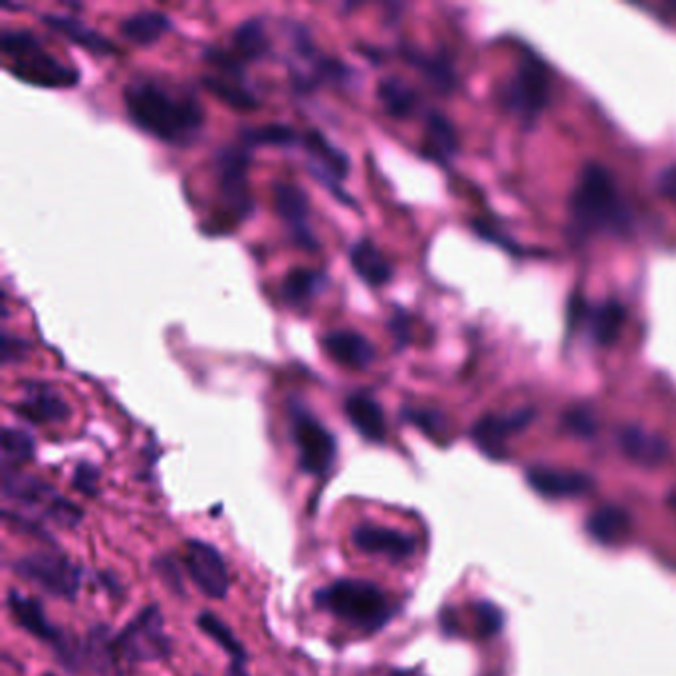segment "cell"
Returning a JSON list of instances; mask_svg holds the SVG:
<instances>
[{
	"label": "cell",
	"instance_id": "cell-1",
	"mask_svg": "<svg viewBox=\"0 0 676 676\" xmlns=\"http://www.w3.org/2000/svg\"><path fill=\"white\" fill-rule=\"evenodd\" d=\"M130 120L141 131L170 145H183L197 138L205 123L200 101L183 88L153 78H138L123 90Z\"/></svg>",
	"mask_w": 676,
	"mask_h": 676
},
{
	"label": "cell",
	"instance_id": "cell-2",
	"mask_svg": "<svg viewBox=\"0 0 676 676\" xmlns=\"http://www.w3.org/2000/svg\"><path fill=\"white\" fill-rule=\"evenodd\" d=\"M314 603L353 629L375 633L388 625L395 609L381 587L368 579H348L321 587L314 593Z\"/></svg>",
	"mask_w": 676,
	"mask_h": 676
},
{
	"label": "cell",
	"instance_id": "cell-3",
	"mask_svg": "<svg viewBox=\"0 0 676 676\" xmlns=\"http://www.w3.org/2000/svg\"><path fill=\"white\" fill-rule=\"evenodd\" d=\"M571 215L579 230L586 232L626 229L629 212L617 193L615 181L603 165L589 163L581 171L571 199Z\"/></svg>",
	"mask_w": 676,
	"mask_h": 676
},
{
	"label": "cell",
	"instance_id": "cell-4",
	"mask_svg": "<svg viewBox=\"0 0 676 676\" xmlns=\"http://www.w3.org/2000/svg\"><path fill=\"white\" fill-rule=\"evenodd\" d=\"M0 51L9 58L7 70L19 80L39 88H70L80 80L76 68L62 64L44 51L39 36L31 31H4Z\"/></svg>",
	"mask_w": 676,
	"mask_h": 676
},
{
	"label": "cell",
	"instance_id": "cell-5",
	"mask_svg": "<svg viewBox=\"0 0 676 676\" xmlns=\"http://www.w3.org/2000/svg\"><path fill=\"white\" fill-rule=\"evenodd\" d=\"M113 655L128 663H155L173 653L171 636L165 631L163 613L157 606L141 609L128 625L110 641Z\"/></svg>",
	"mask_w": 676,
	"mask_h": 676
},
{
	"label": "cell",
	"instance_id": "cell-6",
	"mask_svg": "<svg viewBox=\"0 0 676 676\" xmlns=\"http://www.w3.org/2000/svg\"><path fill=\"white\" fill-rule=\"evenodd\" d=\"M292 438L298 448L299 468L312 477H326L338 458V440L302 405L290 407Z\"/></svg>",
	"mask_w": 676,
	"mask_h": 676
},
{
	"label": "cell",
	"instance_id": "cell-7",
	"mask_svg": "<svg viewBox=\"0 0 676 676\" xmlns=\"http://www.w3.org/2000/svg\"><path fill=\"white\" fill-rule=\"evenodd\" d=\"M2 490L4 497L22 506L42 510V514L54 520L61 526L74 527L80 522L81 510L62 498L54 488L36 478L22 477L17 468H2Z\"/></svg>",
	"mask_w": 676,
	"mask_h": 676
},
{
	"label": "cell",
	"instance_id": "cell-8",
	"mask_svg": "<svg viewBox=\"0 0 676 676\" xmlns=\"http://www.w3.org/2000/svg\"><path fill=\"white\" fill-rule=\"evenodd\" d=\"M14 571L51 596L74 601L80 591L81 569L56 552H36L14 561Z\"/></svg>",
	"mask_w": 676,
	"mask_h": 676
},
{
	"label": "cell",
	"instance_id": "cell-9",
	"mask_svg": "<svg viewBox=\"0 0 676 676\" xmlns=\"http://www.w3.org/2000/svg\"><path fill=\"white\" fill-rule=\"evenodd\" d=\"M7 603H9V611H11L12 619L19 623V625L31 633L32 636H36L42 643L51 645L54 648V653L61 658V663L68 668H76L78 663V648L74 645L70 636L66 631H62L61 626L54 625L51 619L46 617V611L42 607L39 599L34 597H26L11 589L9 597H7Z\"/></svg>",
	"mask_w": 676,
	"mask_h": 676
},
{
	"label": "cell",
	"instance_id": "cell-10",
	"mask_svg": "<svg viewBox=\"0 0 676 676\" xmlns=\"http://www.w3.org/2000/svg\"><path fill=\"white\" fill-rule=\"evenodd\" d=\"M250 153L247 148H225L217 153V177L222 197L235 215L242 219L252 210L249 187Z\"/></svg>",
	"mask_w": 676,
	"mask_h": 676
},
{
	"label": "cell",
	"instance_id": "cell-11",
	"mask_svg": "<svg viewBox=\"0 0 676 676\" xmlns=\"http://www.w3.org/2000/svg\"><path fill=\"white\" fill-rule=\"evenodd\" d=\"M549 100V81L542 62H522L506 90L508 106L526 121L536 120Z\"/></svg>",
	"mask_w": 676,
	"mask_h": 676
},
{
	"label": "cell",
	"instance_id": "cell-12",
	"mask_svg": "<svg viewBox=\"0 0 676 676\" xmlns=\"http://www.w3.org/2000/svg\"><path fill=\"white\" fill-rule=\"evenodd\" d=\"M185 564L189 569L190 579L205 596L212 599L227 597L230 587L229 567L217 547L203 539H190L187 544Z\"/></svg>",
	"mask_w": 676,
	"mask_h": 676
},
{
	"label": "cell",
	"instance_id": "cell-13",
	"mask_svg": "<svg viewBox=\"0 0 676 676\" xmlns=\"http://www.w3.org/2000/svg\"><path fill=\"white\" fill-rule=\"evenodd\" d=\"M274 195V207L280 215V219L288 225L292 240L298 244L299 249L316 250L318 240L309 229V199L306 190L299 189L298 185L288 181H279L272 187Z\"/></svg>",
	"mask_w": 676,
	"mask_h": 676
},
{
	"label": "cell",
	"instance_id": "cell-14",
	"mask_svg": "<svg viewBox=\"0 0 676 676\" xmlns=\"http://www.w3.org/2000/svg\"><path fill=\"white\" fill-rule=\"evenodd\" d=\"M351 542L359 552L388 557L391 561H403L415 554V539L395 527L359 524L351 532Z\"/></svg>",
	"mask_w": 676,
	"mask_h": 676
},
{
	"label": "cell",
	"instance_id": "cell-15",
	"mask_svg": "<svg viewBox=\"0 0 676 676\" xmlns=\"http://www.w3.org/2000/svg\"><path fill=\"white\" fill-rule=\"evenodd\" d=\"M14 413L34 425H48L64 423L70 417V405L51 385L29 383L24 389V397L14 405Z\"/></svg>",
	"mask_w": 676,
	"mask_h": 676
},
{
	"label": "cell",
	"instance_id": "cell-16",
	"mask_svg": "<svg viewBox=\"0 0 676 676\" xmlns=\"http://www.w3.org/2000/svg\"><path fill=\"white\" fill-rule=\"evenodd\" d=\"M304 148L312 153L314 160L319 161L318 170L314 175L328 185L331 193L338 195L344 203H353L348 195L341 193V187L336 185V179H344L349 173V157L344 151L338 150L334 143L326 140V135L318 130H309L304 133Z\"/></svg>",
	"mask_w": 676,
	"mask_h": 676
},
{
	"label": "cell",
	"instance_id": "cell-17",
	"mask_svg": "<svg viewBox=\"0 0 676 676\" xmlns=\"http://www.w3.org/2000/svg\"><path fill=\"white\" fill-rule=\"evenodd\" d=\"M321 346L329 358L344 368L366 369L375 359L373 344L356 329H334L321 339Z\"/></svg>",
	"mask_w": 676,
	"mask_h": 676
},
{
	"label": "cell",
	"instance_id": "cell-18",
	"mask_svg": "<svg viewBox=\"0 0 676 676\" xmlns=\"http://www.w3.org/2000/svg\"><path fill=\"white\" fill-rule=\"evenodd\" d=\"M527 484L542 497L571 498L587 494L593 488V480L584 472L537 467L527 472Z\"/></svg>",
	"mask_w": 676,
	"mask_h": 676
},
{
	"label": "cell",
	"instance_id": "cell-19",
	"mask_svg": "<svg viewBox=\"0 0 676 676\" xmlns=\"http://www.w3.org/2000/svg\"><path fill=\"white\" fill-rule=\"evenodd\" d=\"M344 408H346L349 423L353 425L361 437L369 443H383L385 440V435H388L385 413H383V407L369 393H366V391L351 393L346 399Z\"/></svg>",
	"mask_w": 676,
	"mask_h": 676
},
{
	"label": "cell",
	"instance_id": "cell-20",
	"mask_svg": "<svg viewBox=\"0 0 676 676\" xmlns=\"http://www.w3.org/2000/svg\"><path fill=\"white\" fill-rule=\"evenodd\" d=\"M619 447L626 458L643 467H658L670 457V447L665 438L641 427L621 428Z\"/></svg>",
	"mask_w": 676,
	"mask_h": 676
},
{
	"label": "cell",
	"instance_id": "cell-21",
	"mask_svg": "<svg viewBox=\"0 0 676 676\" xmlns=\"http://www.w3.org/2000/svg\"><path fill=\"white\" fill-rule=\"evenodd\" d=\"M349 264L359 279L371 288L385 286L393 279V266L388 257L369 239H361L349 249Z\"/></svg>",
	"mask_w": 676,
	"mask_h": 676
},
{
	"label": "cell",
	"instance_id": "cell-22",
	"mask_svg": "<svg viewBox=\"0 0 676 676\" xmlns=\"http://www.w3.org/2000/svg\"><path fill=\"white\" fill-rule=\"evenodd\" d=\"M530 421H532V411H520V413H514L510 417L488 415V417L480 418L475 425L472 438L477 440L478 447L482 448L487 455L498 457L502 453L508 435L526 427Z\"/></svg>",
	"mask_w": 676,
	"mask_h": 676
},
{
	"label": "cell",
	"instance_id": "cell-23",
	"mask_svg": "<svg viewBox=\"0 0 676 676\" xmlns=\"http://www.w3.org/2000/svg\"><path fill=\"white\" fill-rule=\"evenodd\" d=\"M42 22L46 26H51L52 31L58 32L62 36H66L68 41L78 44L81 48L98 54V56H110L116 52L113 42L108 41L103 34L91 29L88 24L68 17V14H44Z\"/></svg>",
	"mask_w": 676,
	"mask_h": 676
},
{
	"label": "cell",
	"instance_id": "cell-24",
	"mask_svg": "<svg viewBox=\"0 0 676 676\" xmlns=\"http://www.w3.org/2000/svg\"><path fill=\"white\" fill-rule=\"evenodd\" d=\"M205 88L217 96L222 103H227L232 110H254L259 108V100L254 91L250 90L244 81V76H230V74H209L203 78Z\"/></svg>",
	"mask_w": 676,
	"mask_h": 676
},
{
	"label": "cell",
	"instance_id": "cell-25",
	"mask_svg": "<svg viewBox=\"0 0 676 676\" xmlns=\"http://www.w3.org/2000/svg\"><path fill=\"white\" fill-rule=\"evenodd\" d=\"M120 31L133 44L150 46V44L160 42L171 31V21L165 12H133L128 19L121 21Z\"/></svg>",
	"mask_w": 676,
	"mask_h": 676
},
{
	"label": "cell",
	"instance_id": "cell-26",
	"mask_svg": "<svg viewBox=\"0 0 676 676\" xmlns=\"http://www.w3.org/2000/svg\"><path fill=\"white\" fill-rule=\"evenodd\" d=\"M629 530H631V522H629L626 512L617 506L599 508L587 520V532L606 546L621 544L629 534Z\"/></svg>",
	"mask_w": 676,
	"mask_h": 676
},
{
	"label": "cell",
	"instance_id": "cell-27",
	"mask_svg": "<svg viewBox=\"0 0 676 676\" xmlns=\"http://www.w3.org/2000/svg\"><path fill=\"white\" fill-rule=\"evenodd\" d=\"M458 135L455 126L438 111H430L427 118V143L425 153L430 160L447 161L457 153Z\"/></svg>",
	"mask_w": 676,
	"mask_h": 676
},
{
	"label": "cell",
	"instance_id": "cell-28",
	"mask_svg": "<svg viewBox=\"0 0 676 676\" xmlns=\"http://www.w3.org/2000/svg\"><path fill=\"white\" fill-rule=\"evenodd\" d=\"M232 42H235V52L242 61H260L269 56L270 39L266 34V24L259 17H252L239 24V29L232 34Z\"/></svg>",
	"mask_w": 676,
	"mask_h": 676
},
{
	"label": "cell",
	"instance_id": "cell-29",
	"mask_svg": "<svg viewBox=\"0 0 676 676\" xmlns=\"http://www.w3.org/2000/svg\"><path fill=\"white\" fill-rule=\"evenodd\" d=\"M324 286L326 276L319 270L294 269L290 270L282 282V296L292 306H302L316 298Z\"/></svg>",
	"mask_w": 676,
	"mask_h": 676
},
{
	"label": "cell",
	"instance_id": "cell-30",
	"mask_svg": "<svg viewBox=\"0 0 676 676\" xmlns=\"http://www.w3.org/2000/svg\"><path fill=\"white\" fill-rule=\"evenodd\" d=\"M625 308L617 302H603L601 306H597L591 312V318H589V328H591V336L596 339L599 346H613L623 326H625Z\"/></svg>",
	"mask_w": 676,
	"mask_h": 676
},
{
	"label": "cell",
	"instance_id": "cell-31",
	"mask_svg": "<svg viewBox=\"0 0 676 676\" xmlns=\"http://www.w3.org/2000/svg\"><path fill=\"white\" fill-rule=\"evenodd\" d=\"M378 98L383 110L397 120H405L417 108V94L399 78H385L379 81Z\"/></svg>",
	"mask_w": 676,
	"mask_h": 676
},
{
	"label": "cell",
	"instance_id": "cell-32",
	"mask_svg": "<svg viewBox=\"0 0 676 676\" xmlns=\"http://www.w3.org/2000/svg\"><path fill=\"white\" fill-rule=\"evenodd\" d=\"M197 623H199V629L205 635L210 636L222 651H227L232 656L235 663H244L247 651H244V646L240 643L239 636L232 633V629L222 619L212 615L209 611H205V613H200Z\"/></svg>",
	"mask_w": 676,
	"mask_h": 676
},
{
	"label": "cell",
	"instance_id": "cell-33",
	"mask_svg": "<svg viewBox=\"0 0 676 676\" xmlns=\"http://www.w3.org/2000/svg\"><path fill=\"white\" fill-rule=\"evenodd\" d=\"M34 438L21 428L2 430V468H17L34 458Z\"/></svg>",
	"mask_w": 676,
	"mask_h": 676
},
{
	"label": "cell",
	"instance_id": "cell-34",
	"mask_svg": "<svg viewBox=\"0 0 676 676\" xmlns=\"http://www.w3.org/2000/svg\"><path fill=\"white\" fill-rule=\"evenodd\" d=\"M403 54L411 62V66H417L418 70L423 72L428 80L437 86L438 90H453V86H455V72L448 66L447 61H443L438 56L421 54V52L413 51V48H407Z\"/></svg>",
	"mask_w": 676,
	"mask_h": 676
},
{
	"label": "cell",
	"instance_id": "cell-35",
	"mask_svg": "<svg viewBox=\"0 0 676 676\" xmlns=\"http://www.w3.org/2000/svg\"><path fill=\"white\" fill-rule=\"evenodd\" d=\"M298 140V133L286 123H269L260 128H250L242 131L244 148L252 145H276V148H290Z\"/></svg>",
	"mask_w": 676,
	"mask_h": 676
},
{
	"label": "cell",
	"instance_id": "cell-36",
	"mask_svg": "<svg viewBox=\"0 0 676 676\" xmlns=\"http://www.w3.org/2000/svg\"><path fill=\"white\" fill-rule=\"evenodd\" d=\"M403 417L415 427L421 428L430 438H437L445 433V418L437 411L430 408L408 407L403 411Z\"/></svg>",
	"mask_w": 676,
	"mask_h": 676
},
{
	"label": "cell",
	"instance_id": "cell-37",
	"mask_svg": "<svg viewBox=\"0 0 676 676\" xmlns=\"http://www.w3.org/2000/svg\"><path fill=\"white\" fill-rule=\"evenodd\" d=\"M74 487L86 497H96L98 494V468L91 467L88 462H81L74 475Z\"/></svg>",
	"mask_w": 676,
	"mask_h": 676
},
{
	"label": "cell",
	"instance_id": "cell-38",
	"mask_svg": "<svg viewBox=\"0 0 676 676\" xmlns=\"http://www.w3.org/2000/svg\"><path fill=\"white\" fill-rule=\"evenodd\" d=\"M566 425L569 430H574L579 437H589V435L596 433V421L584 408L567 413Z\"/></svg>",
	"mask_w": 676,
	"mask_h": 676
},
{
	"label": "cell",
	"instance_id": "cell-39",
	"mask_svg": "<svg viewBox=\"0 0 676 676\" xmlns=\"http://www.w3.org/2000/svg\"><path fill=\"white\" fill-rule=\"evenodd\" d=\"M31 349L29 341L24 339L12 338L11 334H2V363H11L14 359H21L26 351Z\"/></svg>",
	"mask_w": 676,
	"mask_h": 676
},
{
	"label": "cell",
	"instance_id": "cell-40",
	"mask_svg": "<svg viewBox=\"0 0 676 676\" xmlns=\"http://www.w3.org/2000/svg\"><path fill=\"white\" fill-rule=\"evenodd\" d=\"M656 187H658V193H661L663 197H666L668 200H675L676 203V165L666 167V170L658 175Z\"/></svg>",
	"mask_w": 676,
	"mask_h": 676
},
{
	"label": "cell",
	"instance_id": "cell-41",
	"mask_svg": "<svg viewBox=\"0 0 676 676\" xmlns=\"http://www.w3.org/2000/svg\"><path fill=\"white\" fill-rule=\"evenodd\" d=\"M391 331H393V336L397 338L399 344L403 346V344H407L408 339V319L407 316H403V314H395L393 316V321H391Z\"/></svg>",
	"mask_w": 676,
	"mask_h": 676
},
{
	"label": "cell",
	"instance_id": "cell-42",
	"mask_svg": "<svg viewBox=\"0 0 676 676\" xmlns=\"http://www.w3.org/2000/svg\"><path fill=\"white\" fill-rule=\"evenodd\" d=\"M484 611V609H482ZM484 617V621H482V626H484V631L487 633H494L498 626H500V615L497 613V609H492V607H487V611L482 613Z\"/></svg>",
	"mask_w": 676,
	"mask_h": 676
},
{
	"label": "cell",
	"instance_id": "cell-43",
	"mask_svg": "<svg viewBox=\"0 0 676 676\" xmlns=\"http://www.w3.org/2000/svg\"><path fill=\"white\" fill-rule=\"evenodd\" d=\"M227 676H249L247 675V670H244V666L242 663H232V666L229 668V675Z\"/></svg>",
	"mask_w": 676,
	"mask_h": 676
},
{
	"label": "cell",
	"instance_id": "cell-44",
	"mask_svg": "<svg viewBox=\"0 0 676 676\" xmlns=\"http://www.w3.org/2000/svg\"><path fill=\"white\" fill-rule=\"evenodd\" d=\"M389 676H418L417 673H413V670H395V673H391Z\"/></svg>",
	"mask_w": 676,
	"mask_h": 676
},
{
	"label": "cell",
	"instance_id": "cell-45",
	"mask_svg": "<svg viewBox=\"0 0 676 676\" xmlns=\"http://www.w3.org/2000/svg\"><path fill=\"white\" fill-rule=\"evenodd\" d=\"M668 502H670V506L675 508L676 510V490L673 492V494H670V497H668Z\"/></svg>",
	"mask_w": 676,
	"mask_h": 676
},
{
	"label": "cell",
	"instance_id": "cell-46",
	"mask_svg": "<svg viewBox=\"0 0 676 676\" xmlns=\"http://www.w3.org/2000/svg\"><path fill=\"white\" fill-rule=\"evenodd\" d=\"M46 676H48V675H46Z\"/></svg>",
	"mask_w": 676,
	"mask_h": 676
}]
</instances>
